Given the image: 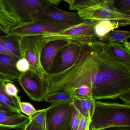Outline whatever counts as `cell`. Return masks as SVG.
Returning <instances> with one entry per match:
<instances>
[{
    "label": "cell",
    "instance_id": "6da1fadb",
    "mask_svg": "<svg viewBox=\"0 0 130 130\" xmlns=\"http://www.w3.org/2000/svg\"><path fill=\"white\" fill-rule=\"evenodd\" d=\"M81 45L71 66L45 75V98L55 92H71L82 85L91 88L95 101L116 99L130 89V67L114 60L107 51L106 43L95 39Z\"/></svg>",
    "mask_w": 130,
    "mask_h": 130
},
{
    "label": "cell",
    "instance_id": "7a4b0ae2",
    "mask_svg": "<svg viewBox=\"0 0 130 130\" xmlns=\"http://www.w3.org/2000/svg\"><path fill=\"white\" fill-rule=\"evenodd\" d=\"M114 126L130 127V105L95 101L89 130Z\"/></svg>",
    "mask_w": 130,
    "mask_h": 130
},
{
    "label": "cell",
    "instance_id": "3957f363",
    "mask_svg": "<svg viewBox=\"0 0 130 130\" xmlns=\"http://www.w3.org/2000/svg\"><path fill=\"white\" fill-rule=\"evenodd\" d=\"M49 42L46 36H27L21 37L20 41L22 58L29 62L30 69L44 79L47 73L40 63V56L45 45Z\"/></svg>",
    "mask_w": 130,
    "mask_h": 130
},
{
    "label": "cell",
    "instance_id": "277c9868",
    "mask_svg": "<svg viewBox=\"0 0 130 130\" xmlns=\"http://www.w3.org/2000/svg\"><path fill=\"white\" fill-rule=\"evenodd\" d=\"M77 13L84 20H108L130 22V16L116 10L113 0H102L94 4L78 10Z\"/></svg>",
    "mask_w": 130,
    "mask_h": 130
},
{
    "label": "cell",
    "instance_id": "5b68a950",
    "mask_svg": "<svg viewBox=\"0 0 130 130\" xmlns=\"http://www.w3.org/2000/svg\"><path fill=\"white\" fill-rule=\"evenodd\" d=\"M98 21L86 20L57 32L46 35L49 41L56 40L82 44L97 39L94 32Z\"/></svg>",
    "mask_w": 130,
    "mask_h": 130
},
{
    "label": "cell",
    "instance_id": "8992f818",
    "mask_svg": "<svg viewBox=\"0 0 130 130\" xmlns=\"http://www.w3.org/2000/svg\"><path fill=\"white\" fill-rule=\"evenodd\" d=\"M72 100L52 104L46 108L47 130H71Z\"/></svg>",
    "mask_w": 130,
    "mask_h": 130
},
{
    "label": "cell",
    "instance_id": "52a82bcc",
    "mask_svg": "<svg viewBox=\"0 0 130 130\" xmlns=\"http://www.w3.org/2000/svg\"><path fill=\"white\" fill-rule=\"evenodd\" d=\"M70 26L42 20L20 23L12 28L10 33L20 37L44 36L57 32Z\"/></svg>",
    "mask_w": 130,
    "mask_h": 130
},
{
    "label": "cell",
    "instance_id": "ba28073f",
    "mask_svg": "<svg viewBox=\"0 0 130 130\" xmlns=\"http://www.w3.org/2000/svg\"><path fill=\"white\" fill-rule=\"evenodd\" d=\"M21 23L35 20L49 4L43 0H7Z\"/></svg>",
    "mask_w": 130,
    "mask_h": 130
},
{
    "label": "cell",
    "instance_id": "9c48e42d",
    "mask_svg": "<svg viewBox=\"0 0 130 130\" xmlns=\"http://www.w3.org/2000/svg\"><path fill=\"white\" fill-rule=\"evenodd\" d=\"M81 44L69 42L57 52L54 64L48 73L53 74L62 72L75 63L81 50Z\"/></svg>",
    "mask_w": 130,
    "mask_h": 130
},
{
    "label": "cell",
    "instance_id": "30bf717a",
    "mask_svg": "<svg viewBox=\"0 0 130 130\" xmlns=\"http://www.w3.org/2000/svg\"><path fill=\"white\" fill-rule=\"evenodd\" d=\"M18 81L24 91L31 100L38 102L44 101L45 92L43 79L29 70L22 73Z\"/></svg>",
    "mask_w": 130,
    "mask_h": 130
},
{
    "label": "cell",
    "instance_id": "8fae6325",
    "mask_svg": "<svg viewBox=\"0 0 130 130\" xmlns=\"http://www.w3.org/2000/svg\"><path fill=\"white\" fill-rule=\"evenodd\" d=\"M36 20L62 24L70 26L78 24L84 21L78 13L65 11L50 4L40 13Z\"/></svg>",
    "mask_w": 130,
    "mask_h": 130
},
{
    "label": "cell",
    "instance_id": "7c38bea8",
    "mask_svg": "<svg viewBox=\"0 0 130 130\" xmlns=\"http://www.w3.org/2000/svg\"><path fill=\"white\" fill-rule=\"evenodd\" d=\"M30 121V117L21 112L0 107V127L23 130Z\"/></svg>",
    "mask_w": 130,
    "mask_h": 130
},
{
    "label": "cell",
    "instance_id": "4fadbf2b",
    "mask_svg": "<svg viewBox=\"0 0 130 130\" xmlns=\"http://www.w3.org/2000/svg\"><path fill=\"white\" fill-rule=\"evenodd\" d=\"M68 43L65 40H56L49 41L45 45L41 52L40 60L41 66L47 73L52 69L57 52Z\"/></svg>",
    "mask_w": 130,
    "mask_h": 130
},
{
    "label": "cell",
    "instance_id": "5bb4252c",
    "mask_svg": "<svg viewBox=\"0 0 130 130\" xmlns=\"http://www.w3.org/2000/svg\"><path fill=\"white\" fill-rule=\"evenodd\" d=\"M21 23L12 11L7 0H0V26L8 32Z\"/></svg>",
    "mask_w": 130,
    "mask_h": 130
},
{
    "label": "cell",
    "instance_id": "9a60e30c",
    "mask_svg": "<svg viewBox=\"0 0 130 130\" xmlns=\"http://www.w3.org/2000/svg\"><path fill=\"white\" fill-rule=\"evenodd\" d=\"M20 59L10 55L0 54V73L14 80H18L22 73L18 70L16 65Z\"/></svg>",
    "mask_w": 130,
    "mask_h": 130
},
{
    "label": "cell",
    "instance_id": "2e32d148",
    "mask_svg": "<svg viewBox=\"0 0 130 130\" xmlns=\"http://www.w3.org/2000/svg\"><path fill=\"white\" fill-rule=\"evenodd\" d=\"M130 22H121L104 20L98 21L95 26L94 32L96 38L101 40L106 35L120 27L129 25Z\"/></svg>",
    "mask_w": 130,
    "mask_h": 130
},
{
    "label": "cell",
    "instance_id": "e0dca14e",
    "mask_svg": "<svg viewBox=\"0 0 130 130\" xmlns=\"http://www.w3.org/2000/svg\"><path fill=\"white\" fill-rule=\"evenodd\" d=\"M106 48L111 56L116 61L130 67V51L121 43H106Z\"/></svg>",
    "mask_w": 130,
    "mask_h": 130
},
{
    "label": "cell",
    "instance_id": "ac0fdd59",
    "mask_svg": "<svg viewBox=\"0 0 130 130\" xmlns=\"http://www.w3.org/2000/svg\"><path fill=\"white\" fill-rule=\"evenodd\" d=\"M95 101L92 98L73 97L72 103L80 114L91 119L94 111Z\"/></svg>",
    "mask_w": 130,
    "mask_h": 130
},
{
    "label": "cell",
    "instance_id": "d6986e66",
    "mask_svg": "<svg viewBox=\"0 0 130 130\" xmlns=\"http://www.w3.org/2000/svg\"><path fill=\"white\" fill-rule=\"evenodd\" d=\"M21 38V37L10 33L7 36L1 38L8 54L19 58H22L20 46Z\"/></svg>",
    "mask_w": 130,
    "mask_h": 130
},
{
    "label": "cell",
    "instance_id": "ffe728a7",
    "mask_svg": "<svg viewBox=\"0 0 130 130\" xmlns=\"http://www.w3.org/2000/svg\"><path fill=\"white\" fill-rule=\"evenodd\" d=\"M19 101L15 97L8 95L6 92L2 82H0V106L15 111L21 112Z\"/></svg>",
    "mask_w": 130,
    "mask_h": 130
},
{
    "label": "cell",
    "instance_id": "44dd1931",
    "mask_svg": "<svg viewBox=\"0 0 130 130\" xmlns=\"http://www.w3.org/2000/svg\"><path fill=\"white\" fill-rule=\"evenodd\" d=\"M130 38L129 30L115 29L110 32L101 40L105 43H122Z\"/></svg>",
    "mask_w": 130,
    "mask_h": 130
},
{
    "label": "cell",
    "instance_id": "7402d4cb",
    "mask_svg": "<svg viewBox=\"0 0 130 130\" xmlns=\"http://www.w3.org/2000/svg\"><path fill=\"white\" fill-rule=\"evenodd\" d=\"M30 123L39 130H47L46 117V109L38 110L33 115L30 117Z\"/></svg>",
    "mask_w": 130,
    "mask_h": 130
},
{
    "label": "cell",
    "instance_id": "603a6c76",
    "mask_svg": "<svg viewBox=\"0 0 130 130\" xmlns=\"http://www.w3.org/2000/svg\"><path fill=\"white\" fill-rule=\"evenodd\" d=\"M71 92L56 91L46 96L44 101L52 104L70 101L73 99Z\"/></svg>",
    "mask_w": 130,
    "mask_h": 130
},
{
    "label": "cell",
    "instance_id": "cb8c5ba5",
    "mask_svg": "<svg viewBox=\"0 0 130 130\" xmlns=\"http://www.w3.org/2000/svg\"><path fill=\"white\" fill-rule=\"evenodd\" d=\"M101 1L102 0H72L71 4H69V10H78L94 4Z\"/></svg>",
    "mask_w": 130,
    "mask_h": 130
},
{
    "label": "cell",
    "instance_id": "d4e9b609",
    "mask_svg": "<svg viewBox=\"0 0 130 130\" xmlns=\"http://www.w3.org/2000/svg\"><path fill=\"white\" fill-rule=\"evenodd\" d=\"M71 92L73 97L93 98L92 90L91 88L87 85H81L74 89Z\"/></svg>",
    "mask_w": 130,
    "mask_h": 130
},
{
    "label": "cell",
    "instance_id": "484cf974",
    "mask_svg": "<svg viewBox=\"0 0 130 130\" xmlns=\"http://www.w3.org/2000/svg\"><path fill=\"white\" fill-rule=\"evenodd\" d=\"M116 10L124 14L130 16V0H113Z\"/></svg>",
    "mask_w": 130,
    "mask_h": 130
},
{
    "label": "cell",
    "instance_id": "4316f807",
    "mask_svg": "<svg viewBox=\"0 0 130 130\" xmlns=\"http://www.w3.org/2000/svg\"><path fill=\"white\" fill-rule=\"evenodd\" d=\"M2 84L4 87L6 92L11 96L15 97L18 101H21L20 98L18 95L19 90L11 82H2Z\"/></svg>",
    "mask_w": 130,
    "mask_h": 130
},
{
    "label": "cell",
    "instance_id": "83f0119b",
    "mask_svg": "<svg viewBox=\"0 0 130 130\" xmlns=\"http://www.w3.org/2000/svg\"><path fill=\"white\" fill-rule=\"evenodd\" d=\"M21 112L25 114L28 117H31L37 112L38 110H36L32 104L28 102H22L19 103Z\"/></svg>",
    "mask_w": 130,
    "mask_h": 130
},
{
    "label": "cell",
    "instance_id": "f1b7e54d",
    "mask_svg": "<svg viewBox=\"0 0 130 130\" xmlns=\"http://www.w3.org/2000/svg\"><path fill=\"white\" fill-rule=\"evenodd\" d=\"M16 66L18 70L22 73L26 72L30 69L29 62L24 58H22L18 59Z\"/></svg>",
    "mask_w": 130,
    "mask_h": 130
},
{
    "label": "cell",
    "instance_id": "f546056e",
    "mask_svg": "<svg viewBox=\"0 0 130 130\" xmlns=\"http://www.w3.org/2000/svg\"><path fill=\"white\" fill-rule=\"evenodd\" d=\"M73 107H74V108H73V113L72 117L71 120V130H78L79 123L80 113L77 109L74 107V105Z\"/></svg>",
    "mask_w": 130,
    "mask_h": 130
},
{
    "label": "cell",
    "instance_id": "4dcf8cb0",
    "mask_svg": "<svg viewBox=\"0 0 130 130\" xmlns=\"http://www.w3.org/2000/svg\"><path fill=\"white\" fill-rule=\"evenodd\" d=\"M91 119H88L80 114L78 130H86L89 123L91 121Z\"/></svg>",
    "mask_w": 130,
    "mask_h": 130
},
{
    "label": "cell",
    "instance_id": "1f68e13d",
    "mask_svg": "<svg viewBox=\"0 0 130 130\" xmlns=\"http://www.w3.org/2000/svg\"><path fill=\"white\" fill-rule=\"evenodd\" d=\"M124 104L130 105V89L123 93L119 97Z\"/></svg>",
    "mask_w": 130,
    "mask_h": 130
},
{
    "label": "cell",
    "instance_id": "d6a6232c",
    "mask_svg": "<svg viewBox=\"0 0 130 130\" xmlns=\"http://www.w3.org/2000/svg\"><path fill=\"white\" fill-rule=\"evenodd\" d=\"M102 130H130V127L114 126L105 128Z\"/></svg>",
    "mask_w": 130,
    "mask_h": 130
},
{
    "label": "cell",
    "instance_id": "836d02e7",
    "mask_svg": "<svg viewBox=\"0 0 130 130\" xmlns=\"http://www.w3.org/2000/svg\"><path fill=\"white\" fill-rule=\"evenodd\" d=\"M13 79L9 76L3 75L0 73V82H13Z\"/></svg>",
    "mask_w": 130,
    "mask_h": 130
},
{
    "label": "cell",
    "instance_id": "e575fe53",
    "mask_svg": "<svg viewBox=\"0 0 130 130\" xmlns=\"http://www.w3.org/2000/svg\"><path fill=\"white\" fill-rule=\"evenodd\" d=\"M0 54H8V52L0 38Z\"/></svg>",
    "mask_w": 130,
    "mask_h": 130
},
{
    "label": "cell",
    "instance_id": "d590c367",
    "mask_svg": "<svg viewBox=\"0 0 130 130\" xmlns=\"http://www.w3.org/2000/svg\"><path fill=\"white\" fill-rule=\"evenodd\" d=\"M43 1L47 2L48 4L55 5V6H57L61 2L60 0H43Z\"/></svg>",
    "mask_w": 130,
    "mask_h": 130
},
{
    "label": "cell",
    "instance_id": "8d00e7d4",
    "mask_svg": "<svg viewBox=\"0 0 130 130\" xmlns=\"http://www.w3.org/2000/svg\"><path fill=\"white\" fill-rule=\"evenodd\" d=\"M10 33L7 32L0 26V38H3L9 35Z\"/></svg>",
    "mask_w": 130,
    "mask_h": 130
},
{
    "label": "cell",
    "instance_id": "74e56055",
    "mask_svg": "<svg viewBox=\"0 0 130 130\" xmlns=\"http://www.w3.org/2000/svg\"><path fill=\"white\" fill-rule=\"evenodd\" d=\"M23 130H39L34 126L29 123L26 125Z\"/></svg>",
    "mask_w": 130,
    "mask_h": 130
},
{
    "label": "cell",
    "instance_id": "f35d334b",
    "mask_svg": "<svg viewBox=\"0 0 130 130\" xmlns=\"http://www.w3.org/2000/svg\"><path fill=\"white\" fill-rule=\"evenodd\" d=\"M121 43L127 49L130 51V43L129 42H128V40L123 42Z\"/></svg>",
    "mask_w": 130,
    "mask_h": 130
},
{
    "label": "cell",
    "instance_id": "ab89813d",
    "mask_svg": "<svg viewBox=\"0 0 130 130\" xmlns=\"http://www.w3.org/2000/svg\"><path fill=\"white\" fill-rule=\"evenodd\" d=\"M60 1H63L66 2L68 3L69 5L70 4H71V2L72 1V0H60Z\"/></svg>",
    "mask_w": 130,
    "mask_h": 130
},
{
    "label": "cell",
    "instance_id": "60d3db41",
    "mask_svg": "<svg viewBox=\"0 0 130 130\" xmlns=\"http://www.w3.org/2000/svg\"><path fill=\"white\" fill-rule=\"evenodd\" d=\"M0 130H11V129L5 127H0Z\"/></svg>",
    "mask_w": 130,
    "mask_h": 130
},
{
    "label": "cell",
    "instance_id": "b9f144b4",
    "mask_svg": "<svg viewBox=\"0 0 130 130\" xmlns=\"http://www.w3.org/2000/svg\"><path fill=\"white\" fill-rule=\"evenodd\" d=\"M90 121L89 123L88 124L86 130H89V125H90Z\"/></svg>",
    "mask_w": 130,
    "mask_h": 130
},
{
    "label": "cell",
    "instance_id": "7bdbcfd3",
    "mask_svg": "<svg viewBox=\"0 0 130 130\" xmlns=\"http://www.w3.org/2000/svg\"><path fill=\"white\" fill-rule=\"evenodd\" d=\"M0 107H1V106H0Z\"/></svg>",
    "mask_w": 130,
    "mask_h": 130
}]
</instances>
